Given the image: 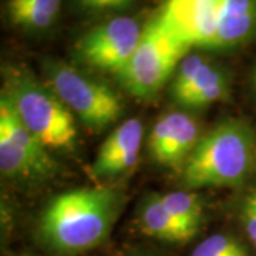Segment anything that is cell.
<instances>
[{"mask_svg": "<svg viewBox=\"0 0 256 256\" xmlns=\"http://www.w3.org/2000/svg\"><path fill=\"white\" fill-rule=\"evenodd\" d=\"M22 256H30V255H22Z\"/></svg>", "mask_w": 256, "mask_h": 256, "instance_id": "cell-20", "label": "cell"}, {"mask_svg": "<svg viewBox=\"0 0 256 256\" xmlns=\"http://www.w3.org/2000/svg\"><path fill=\"white\" fill-rule=\"evenodd\" d=\"M191 256H252L248 245L228 232L214 234L194 248Z\"/></svg>", "mask_w": 256, "mask_h": 256, "instance_id": "cell-15", "label": "cell"}, {"mask_svg": "<svg viewBox=\"0 0 256 256\" xmlns=\"http://www.w3.org/2000/svg\"><path fill=\"white\" fill-rule=\"evenodd\" d=\"M144 140V124L137 118L122 121L101 144L92 172L98 180H116L138 162Z\"/></svg>", "mask_w": 256, "mask_h": 256, "instance_id": "cell-11", "label": "cell"}, {"mask_svg": "<svg viewBox=\"0 0 256 256\" xmlns=\"http://www.w3.org/2000/svg\"><path fill=\"white\" fill-rule=\"evenodd\" d=\"M200 131V124L188 112H168L150 131L148 154L156 164L181 171L201 140Z\"/></svg>", "mask_w": 256, "mask_h": 256, "instance_id": "cell-10", "label": "cell"}, {"mask_svg": "<svg viewBox=\"0 0 256 256\" xmlns=\"http://www.w3.org/2000/svg\"><path fill=\"white\" fill-rule=\"evenodd\" d=\"M168 212L195 238L204 222V204L195 192L188 190L160 194Z\"/></svg>", "mask_w": 256, "mask_h": 256, "instance_id": "cell-14", "label": "cell"}, {"mask_svg": "<svg viewBox=\"0 0 256 256\" xmlns=\"http://www.w3.org/2000/svg\"><path fill=\"white\" fill-rule=\"evenodd\" d=\"M0 170L13 180H47L57 164L47 150L20 121L6 96H0Z\"/></svg>", "mask_w": 256, "mask_h": 256, "instance_id": "cell-7", "label": "cell"}, {"mask_svg": "<svg viewBox=\"0 0 256 256\" xmlns=\"http://www.w3.org/2000/svg\"><path fill=\"white\" fill-rule=\"evenodd\" d=\"M122 210L121 192L88 186L62 192L37 222V240L53 256H78L108 238Z\"/></svg>", "mask_w": 256, "mask_h": 256, "instance_id": "cell-1", "label": "cell"}, {"mask_svg": "<svg viewBox=\"0 0 256 256\" xmlns=\"http://www.w3.org/2000/svg\"><path fill=\"white\" fill-rule=\"evenodd\" d=\"M171 97L184 108H202L229 96L226 72L201 54H186L171 80Z\"/></svg>", "mask_w": 256, "mask_h": 256, "instance_id": "cell-9", "label": "cell"}, {"mask_svg": "<svg viewBox=\"0 0 256 256\" xmlns=\"http://www.w3.org/2000/svg\"><path fill=\"white\" fill-rule=\"evenodd\" d=\"M256 164V134L246 121L228 118L204 134L184 164L181 185L201 188H235L250 176Z\"/></svg>", "mask_w": 256, "mask_h": 256, "instance_id": "cell-3", "label": "cell"}, {"mask_svg": "<svg viewBox=\"0 0 256 256\" xmlns=\"http://www.w3.org/2000/svg\"><path fill=\"white\" fill-rule=\"evenodd\" d=\"M43 72L47 86L87 128L102 131L122 116V100L107 84L94 80L68 63L53 58L44 62Z\"/></svg>", "mask_w": 256, "mask_h": 256, "instance_id": "cell-5", "label": "cell"}, {"mask_svg": "<svg viewBox=\"0 0 256 256\" xmlns=\"http://www.w3.org/2000/svg\"><path fill=\"white\" fill-rule=\"evenodd\" d=\"M190 50L176 42L152 18L142 30V36L132 57L117 76L126 92L140 100H152L170 80Z\"/></svg>", "mask_w": 256, "mask_h": 256, "instance_id": "cell-6", "label": "cell"}, {"mask_svg": "<svg viewBox=\"0 0 256 256\" xmlns=\"http://www.w3.org/2000/svg\"><path fill=\"white\" fill-rule=\"evenodd\" d=\"M76 3L87 12H107L128 9L136 3V0H76Z\"/></svg>", "mask_w": 256, "mask_h": 256, "instance_id": "cell-17", "label": "cell"}, {"mask_svg": "<svg viewBox=\"0 0 256 256\" xmlns=\"http://www.w3.org/2000/svg\"><path fill=\"white\" fill-rule=\"evenodd\" d=\"M252 84H254V88H255L256 92V66L255 68H254V73H252Z\"/></svg>", "mask_w": 256, "mask_h": 256, "instance_id": "cell-19", "label": "cell"}, {"mask_svg": "<svg viewBox=\"0 0 256 256\" xmlns=\"http://www.w3.org/2000/svg\"><path fill=\"white\" fill-rule=\"evenodd\" d=\"M3 90L20 121L47 150L72 152L77 148L78 130L72 111L46 82L22 67L3 70Z\"/></svg>", "mask_w": 256, "mask_h": 256, "instance_id": "cell-4", "label": "cell"}, {"mask_svg": "<svg viewBox=\"0 0 256 256\" xmlns=\"http://www.w3.org/2000/svg\"><path fill=\"white\" fill-rule=\"evenodd\" d=\"M239 218L246 234L248 240L256 250V186L248 192V195L242 202Z\"/></svg>", "mask_w": 256, "mask_h": 256, "instance_id": "cell-16", "label": "cell"}, {"mask_svg": "<svg viewBox=\"0 0 256 256\" xmlns=\"http://www.w3.org/2000/svg\"><path fill=\"white\" fill-rule=\"evenodd\" d=\"M136 222L141 234L165 244L182 245L194 239L191 234L165 208L160 194H148L138 205Z\"/></svg>", "mask_w": 256, "mask_h": 256, "instance_id": "cell-12", "label": "cell"}, {"mask_svg": "<svg viewBox=\"0 0 256 256\" xmlns=\"http://www.w3.org/2000/svg\"><path fill=\"white\" fill-rule=\"evenodd\" d=\"M144 28L134 18L117 16L88 30L78 40L80 62L100 72L118 76L132 57Z\"/></svg>", "mask_w": 256, "mask_h": 256, "instance_id": "cell-8", "label": "cell"}, {"mask_svg": "<svg viewBox=\"0 0 256 256\" xmlns=\"http://www.w3.org/2000/svg\"><path fill=\"white\" fill-rule=\"evenodd\" d=\"M154 18L188 50H232L256 38V0H166Z\"/></svg>", "mask_w": 256, "mask_h": 256, "instance_id": "cell-2", "label": "cell"}, {"mask_svg": "<svg viewBox=\"0 0 256 256\" xmlns=\"http://www.w3.org/2000/svg\"><path fill=\"white\" fill-rule=\"evenodd\" d=\"M62 0H8L6 16L18 28L43 32L54 24Z\"/></svg>", "mask_w": 256, "mask_h": 256, "instance_id": "cell-13", "label": "cell"}, {"mask_svg": "<svg viewBox=\"0 0 256 256\" xmlns=\"http://www.w3.org/2000/svg\"><path fill=\"white\" fill-rule=\"evenodd\" d=\"M126 256H172L165 254L162 250H158V249H152V248H136V249H131L130 252L126 254Z\"/></svg>", "mask_w": 256, "mask_h": 256, "instance_id": "cell-18", "label": "cell"}]
</instances>
